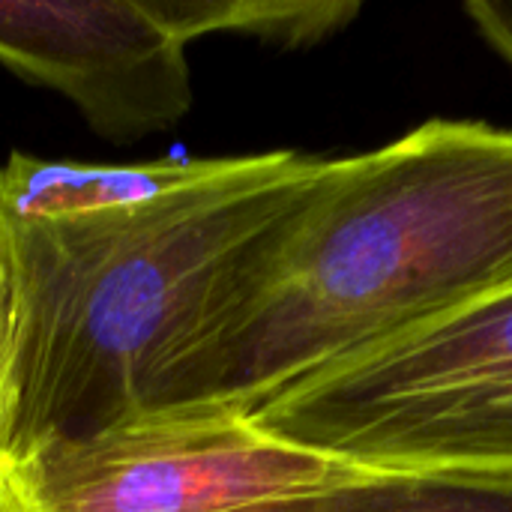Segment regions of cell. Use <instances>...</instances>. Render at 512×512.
Returning <instances> with one entry per match:
<instances>
[{
	"label": "cell",
	"instance_id": "6da1fadb",
	"mask_svg": "<svg viewBox=\"0 0 512 512\" xmlns=\"http://www.w3.org/2000/svg\"><path fill=\"white\" fill-rule=\"evenodd\" d=\"M510 282L512 129L435 117L321 162L237 261L150 414L246 417Z\"/></svg>",
	"mask_w": 512,
	"mask_h": 512
},
{
	"label": "cell",
	"instance_id": "7a4b0ae2",
	"mask_svg": "<svg viewBox=\"0 0 512 512\" xmlns=\"http://www.w3.org/2000/svg\"><path fill=\"white\" fill-rule=\"evenodd\" d=\"M321 162L294 150L216 156L201 180L138 204L0 225L12 459L147 417L237 261Z\"/></svg>",
	"mask_w": 512,
	"mask_h": 512
},
{
	"label": "cell",
	"instance_id": "3957f363",
	"mask_svg": "<svg viewBox=\"0 0 512 512\" xmlns=\"http://www.w3.org/2000/svg\"><path fill=\"white\" fill-rule=\"evenodd\" d=\"M246 420L354 471H512V282L285 387Z\"/></svg>",
	"mask_w": 512,
	"mask_h": 512
},
{
	"label": "cell",
	"instance_id": "277c9868",
	"mask_svg": "<svg viewBox=\"0 0 512 512\" xmlns=\"http://www.w3.org/2000/svg\"><path fill=\"white\" fill-rule=\"evenodd\" d=\"M345 471L240 414L168 411L12 459L0 512H309Z\"/></svg>",
	"mask_w": 512,
	"mask_h": 512
},
{
	"label": "cell",
	"instance_id": "5b68a950",
	"mask_svg": "<svg viewBox=\"0 0 512 512\" xmlns=\"http://www.w3.org/2000/svg\"><path fill=\"white\" fill-rule=\"evenodd\" d=\"M186 48L147 0H0V66L66 96L111 141L165 132L192 111Z\"/></svg>",
	"mask_w": 512,
	"mask_h": 512
},
{
	"label": "cell",
	"instance_id": "8992f818",
	"mask_svg": "<svg viewBox=\"0 0 512 512\" xmlns=\"http://www.w3.org/2000/svg\"><path fill=\"white\" fill-rule=\"evenodd\" d=\"M213 165L216 156L99 165L9 153V159L0 165V225L63 219L138 204L201 180Z\"/></svg>",
	"mask_w": 512,
	"mask_h": 512
},
{
	"label": "cell",
	"instance_id": "52a82bcc",
	"mask_svg": "<svg viewBox=\"0 0 512 512\" xmlns=\"http://www.w3.org/2000/svg\"><path fill=\"white\" fill-rule=\"evenodd\" d=\"M150 12L180 39L237 33L279 48H312L357 15V0H147Z\"/></svg>",
	"mask_w": 512,
	"mask_h": 512
},
{
	"label": "cell",
	"instance_id": "ba28073f",
	"mask_svg": "<svg viewBox=\"0 0 512 512\" xmlns=\"http://www.w3.org/2000/svg\"><path fill=\"white\" fill-rule=\"evenodd\" d=\"M309 512H512V471L375 474L348 468Z\"/></svg>",
	"mask_w": 512,
	"mask_h": 512
},
{
	"label": "cell",
	"instance_id": "9c48e42d",
	"mask_svg": "<svg viewBox=\"0 0 512 512\" xmlns=\"http://www.w3.org/2000/svg\"><path fill=\"white\" fill-rule=\"evenodd\" d=\"M12 423H15V387H12V285L6 252L0 240V504L3 474L12 459Z\"/></svg>",
	"mask_w": 512,
	"mask_h": 512
},
{
	"label": "cell",
	"instance_id": "30bf717a",
	"mask_svg": "<svg viewBox=\"0 0 512 512\" xmlns=\"http://www.w3.org/2000/svg\"><path fill=\"white\" fill-rule=\"evenodd\" d=\"M465 15L486 39V45L512 66V3L507 0H468Z\"/></svg>",
	"mask_w": 512,
	"mask_h": 512
}]
</instances>
